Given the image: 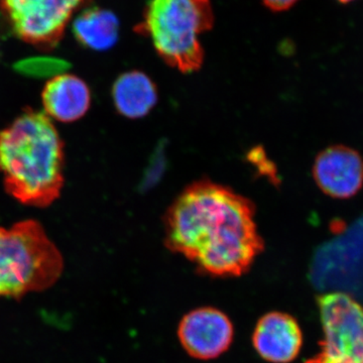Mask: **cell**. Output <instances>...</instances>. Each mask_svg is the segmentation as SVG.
<instances>
[{
    "instance_id": "1",
    "label": "cell",
    "mask_w": 363,
    "mask_h": 363,
    "mask_svg": "<svg viewBox=\"0 0 363 363\" xmlns=\"http://www.w3.org/2000/svg\"><path fill=\"white\" fill-rule=\"evenodd\" d=\"M252 203L211 181L188 186L164 216L166 245L217 278L240 277L264 250Z\"/></svg>"
},
{
    "instance_id": "2",
    "label": "cell",
    "mask_w": 363,
    "mask_h": 363,
    "mask_svg": "<svg viewBox=\"0 0 363 363\" xmlns=\"http://www.w3.org/2000/svg\"><path fill=\"white\" fill-rule=\"evenodd\" d=\"M63 169V143L47 114L26 109L0 130V173L18 202L50 206L61 194Z\"/></svg>"
},
{
    "instance_id": "3",
    "label": "cell",
    "mask_w": 363,
    "mask_h": 363,
    "mask_svg": "<svg viewBox=\"0 0 363 363\" xmlns=\"http://www.w3.org/2000/svg\"><path fill=\"white\" fill-rule=\"evenodd\" d=\"M214 20L210 0H149L136 32L152 40L167 65L194 73L204 63L200 38L212 30Z\"/></svg>"
},
{
    "instance_id": "4",
    "label": "cell",
    "mask_w": 363,
    "mask_h": 363,
    "mask_svg": "<svg viewBox=\"0 0 363 363\" xmlns=\"http://www.w3.org/2000/svg\"><path fill=\"white\" fill-rule=\"evenodd\" d=\"M61 252L39 222L0 227V298H21L57 283L63 272Z\"/></svg>"
},
{
    "instance_id": "5",
    "label": "cell",
    "mask_w": 363,
    "mask_h": 363,
    "mask_svg": "<svg viewBox=\"0 0 363 363\" xmlns=\"http://www.w3.org/2000/svg\"><path fill=\"white\" fill-rule=\"evenodd\" d=\"M323 338L304 363H363V306L345 293L317 297Z\"/></svg>"
},
{
    "instance_id": "6",
    "label": "cell",
    "mask_w": 363,
    "mask_h": 363,
    "mask_svg": "<svg viewBox=\"0 0 363 363\" xmlns=\"http://www.w3.org/2000/svg\"><path fill=\"white\" fill-rule=\"evenodd\" d=\"M88 0H0L2 13L23 42L42 50L61 42L74 13Z\"/></svg>"
},
{
    "instance_id": "7",
    "label": "cell",
    "mask_w": 363,
    "mask_h": 363,
    "mask_svg": "<svg viewBox=\"0 0 363 363\" xmlns=\"http://www.w3.org/2000/svg\"><path fill=\"white\" fill-rule=\"evenodd\" d=\"M233 335V322L225 313L212 307L189 312L179 324L182 346L190 357L197 359L220 357L230 347Z\"/></svg>"
},
{
    "instance_id": "8",
    "label": "cell",
    "mask_w": 363,
    "mask_h": 363,
    "mask_svg": "<svg viewBox=\"0 0 363 363\" xmlns=\"http://www.w3.org/2000/svg\"><path fill=\"white\" fill-rule=\"evenodd\" d=\"M313 177L324 194L350 199L363 187L362 157L346 145H332L316 157Z\"/></svg>"
},
{
    "instance_id": "9",
    "label": "cell",
    "mask_w": 363,
    "mask_h": 363,
    "mask_svg": "<svg viewBox=\"0 0 363 363\" xmlns=\"http://www.w3.org/2000/svg\"><path fill=\"white\" fill-rule=\"evenodd\" d=\"M257 354L271 363H290L297 358L303 345V333L297 320L283 312L264 315L252 334Z\"/></svg>"
},
{
    "instance_id": "10",
    "label": "cell",
    "mask_w": 363,
    "mask_h": 363,
    "mask_svg": "<svg viewBox=\"0 0 363 363\" xmlns=\"http://www.w3.org/2000/svg\"><path fill=\"white\" fill-rule=\"evenodd\" d=\"M48 116L62 123H73L85 116L91 104L89 87L77 76L62 74L52 78L43 91Z\"/></svg>"
},
{
    "instance_id": "11",
    "label": "cell",
    "mask_w": 363,
    "mask_h": 363,
    "mask_svg": "<svg viewBox=\"0 0 363 363\" xmlns=\"http://www.w3.org/2000/svg\"><path fill=\"white\" fill-rule=\"evenodd\" d=\"M112 97L121 116L136 119L152 111L159 94L156 84L147 74L130 71L116 79L112 88Z\"/></svg>"
},
{
    "instance_id": "12",
    "label": "cell",
    "mask_w": 363,
    "mask_h": 363,
    "mask_svg": "<svg viewBox=\"0 0 363 363\" xmlns=\"http://www.w3.org/2000/svg\"><path fill=\"white\" fill-rule=\"evenodd\" d=\"M118 18L108 9L88 7L73 21V33L81 45L93 51L111 49L119 38Z\"/></svg>"
},
{
    "instance_id": "13",
    "label": "cell",
    "mask_w": 363,
    "mask_h": 363,
    "mask_svg": "<svg viewBox=\"0 0 363 363\" xmlns=\"http://www.w3.org/2000/svg\"><path fill=\"white\" fill-rule=\"evenodd\" d=\"M71 64L63 59L52 57H33L21 60L13 65L16 72L30 78H54L65 74Z\"/></svg>"
},
{
    "instance_id": "14",
    "label": "cell",
    "mask_w": 363,
    "mask_h": 363,
    "mask_svg": "<svg viewBox=\"0 0 363 363\" xmlns=\"http://www.w3.org/2000/svg\"><path fill=\"white\" fill-rule=\"evenodd\" d=\"M262 4L274 13H283L292 9L298 0H262Z\"/></svg>"
},
{
    "instance_id": "15",
    "label": "cell",
    "mask_w": 363,
    "mask_h": 363,
    "mask_svg": "<svg viewBox=\"0 0 363 363\" xmlns=\"http://www.w3.org/2000/svg\"><path fill=\"white\" fill-rule=\"evenodd\" d=\"M339 2H342V4H348V2L352 1V0H338Z\"/></svg>"
}]
</instances>
